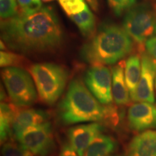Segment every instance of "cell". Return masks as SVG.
Segmentation results:
<instances>
[{
  "label": "cell",
  "instance_id": "5",
  "mask_svg": "<svg viewBox=\"0 0 156 156\" xmlns=\"http://www.w3.org/2000/svg\"><path fill=\"white\" fill-rule=\"evenodd\" d=\"M4 84L13 104L25 108L37 100L34 80L28 72L17 67L4 68L2 71Z\"/></svg>",
  "mask_w": 156,
  "mask_h": 156
},
{
  "label": "cell",
  "instance_id": "28",
  "mask_svg": "<svg viewBox=\"0 0 156 156\" xmlns=\"http://www.w3.org/2000/svg\"><path fill=\"white\" fill-rule=\"evenodd\" d=\"M42 1L45 2H51L53 1V0H42Z\"/></svg>",
  "mask_w": 156,
  "mask_h": 156
},
{
  "label": "cell",
  "instance_id": "25",
  "mask_svg": "<svg viewBox=\"0 0 156 156\" xmlns=\"http://www.w3.org/2000/svg\"><path fill=\"white\" fill-rule=\"evenodd\" d=\"M145 47L148 55L156 60V36L148 39L145 43Z\"/></svg>",
  "mask_w": 156,
  "mask_h": 156
},
{
  "label": "cell",
  "instance_id": "23",
  "mask_svg": "<svg viewBox=\"0 0 156 156\" xmlns=\"http://www.w3.org/2000/svg\"><path fill=\"white\" fill-rule=\"evenodd\" d=\"M17 6V0H0V15L2 20H7L15 16Z\"/></svg>",
  "mask_w": 156,
  "mask_h": 156
},
{
  "label": "cell",
  "instance_id": "22",
  "mask_svg": "<svg viewBox=\"0 0 156 156\" xmlns=\"http://www.w3.org/2000/svg\"><path fill=\"white\" fill-rule=\"evenodd\" d=\"M17 4L23 15L34 14L43 7L41 0H17Z\"/></svg>",
  "mask_w": 156,
  "mask_h": 156
},
{
  "label": "cell",
  "instance_id": "1",
  "mask_svg": "<svg viewBox=\"0 0 156 156\" xmlns=\"http://www.w3.org/2000/svg\"><path fill=\"white\" fill-rule=\"evenodd\" d=\"M2 41L23 54L54 51L63 41V32L54 9L43 7L30 15H19L1 23Z\"/></svg>",
  "mask_w": 156,
  "mask_h": 156
},
{
  "label": "cell",
  "instance_id": "26",
  "mask_svg": "<svg viewBox=\"0 0 156 156\" xmlns=\"http://www.w3.org/2000/svg\"><path fill=\"white\" fill-rule=\"evenodd\" d=\"M59 156H80L76 153V151L73 149L69 143L65 144L62 147L61 151H60Z\"/></svg>",
  "mask_w": 156,
  "mask_h": 156
},
{
  "label": "cell",
  "instance_id": "3",
  "mask_svg": "<svg viewBox=\"0 0 156 156\" xmlns=\"http://www.w3.org/2000/svg\"><path fill=\"white\" fill-rule=\"evenodd\" d=\"M111 108L103 106L80 79L71 81L58 108L60 119L65 124L101 122L111 116Z\"/></svg>",
  "mask_w": 156,
  "mask_h": 156
},
{
  "label": "cell",
  "instance_id": "30",
  "mask_svg": "<svg viewBox=\"0 0 156 156\" xmlns=\"http://www.w3.org/2000/svg\"><path fill=\"white\" fill-rule=\"evenodd\" d=\"M155 88H156V77H155Z\"/></svg>",
  "mask_w": 156,
  "mask_h": 156
},
{
  "label": "cell",
  "instance_id": "15",
  "mask_svg": "<svg viewBox=\"0 0 156 156\" xmlns=\"http://www.w3.org/2000/svg\"><path fill=\"white\" fill-rule=\"evenodd\" d=\"M142 73L141 58L138 54H132L129 56L125 62V74L126 83L129 91L131 100L134 101L135 93L139 84Z\"/></svg>",
  "mask_w": 156,
  "mask_h": 156
},
{
  "label": "cell",
  "instance_id": "18",
  "mask_svg": "<svg viewBox=\"0 0 156 156\" xmlns=\"http://www.w3.org/2000/svg\"><path fill=\"white\" fill-rule=\"evenodd\" d=\"M69 18L77 25V27L85 37H91L95 32V17L89 7H86L85 10L78 14L70 15Z\"/></svg>",
  "mask_w": 156,
  "mask_h": 156
},
{
  "label": "cell",
  "instance_id": "24",
  "mask_svg": "<svg viewBox=\"0 0 156 156\" xmlns=\"http://www.w3.org/2000/svg\"><path fill=\"white\" fill-rule=\"evenodd\" d=\"M23 57L17 54L2 51L0 52V65L1 67H17L23 62Z\"/></svg>",
  "mask_w": 156,
  "mask_h": 156
},
{
  "label": "cell",
  "instance_id": "17",
  "mask_svg": "<svg viewBox=\"0 0 156 156\" xmlns=\"http://www.w3.org/2000/svg\"><path fill=\"white\" fill-rule=\"evenodd\" d=\"M116 147L112 137L101 133L90 145L84 156H109Z\"/></svg>",
  "mask_w": 156,
  "mask_h": 156
},
{
  "label": "cell",
  "instance_id": "6",
  "mask_svg": "<svg viewBox=\"0 0 156 156\" xmlns=\"http://www.w3.org/2000/svg\"><path fill=\"white\" fill-rule=\"evenodd\" d=\"M123 28L136 43L145 44L156 36V11L148 4L134 5L126 12Z\"/></svg>",
  "mask_w": 156,
  "mask_h": 156
},
{
  "label": "cell",
  "instance_id": "7",
  "mask_svg": "<svg viewBox=\"0 0 156 156\" xmlns=\"http://www.w3.org/2000/svg\"><path fill=\"white\" fill-rule=\"evenodd\" d=\"M17 140L28 151L37 156H46L54 143L50 123L31 126L15 136Z\"/></svg>",
  "mask_w": 156,
  "mask_h": 156
},
{
  "label": "cell",
  "instance_id": "19",
  "mask_svg": "<svg viewBox=\"0 0 156 156\" xmlns=\"http://www.w3.org/2000/svg\"><path fill=\"white\" fill-rule=\"evenodd\" d=\"M58 2L68 16L80 13L87 7L85 0H58Z\"/></svg>",
  "mask_w": 156,
  "mask_h": 156
},
{
  "label": "cell",
  "instance_id": "2",
  "mask_svg": "<svg viewBox=\"0 0 156 156\" xmlns=\"http://www.w3.org/2000/svg\"><path fill=\"white\" fill-rule=\"evenodd\" d=\"M132 48V38L124 28L105 22L83 46L80 56L92 64H114L131 53Z\"/></svg>",
  "mask_w": 156,
  "mask_h": 156
},
{
  "label": "cell",
  "instance_id": "13",
  "mask_svg": "<svg viewBox=\"0 0 156 156\" xmlns=\"http://www.w3.org/2000/svg\"><path fill=\"white\" fill-rule=\"evenodd\" d=\"M46 122H48V114L41 110L17 108L12 123V133L16 136L26 129Z\"/></svg>",
  "mask_w": 156,
  "mask_h": 156
},
{
  "label": "cell",
  "instance_id": "10",
  "mask_svg": "<svg viewBox=\"0 0 156 156\" xmlns=\"http://www.w3.org/2000/svg\"><path fill=\"white\" fill-rule=\"evenodd\" d=\"M127 120L133 131L142 132L156 129V106L148 102H136L128 109Z\"/></svg>",
  "mask_w": 156,
  "mask_h": 156
},
{
  "label": "cell",
  "instance_id": "8",
  "mask_svg": "<svg viewBox=\"0 0 156 156\" xmlns=\"http://www.w3.org/2000/svg\"><path fill=\"white\" fill-rule=\"evenodd\" d=\"M85 85L103 105L112 104L113 101L112 71L102 64H93L84 77Z\"/></svg>",
  "mask_w": 156,
  "mask_h": 156
},
{
  "label": "cell",
  "instance_id": "12",
  "mask_svg": "<svg viewBox=\"0 0 156 156\" xmlns=\"http://www.w3.org/2000/svg\"><path fill=\"white\" fill-rule=\"evenodd\" d=\"M127 156H156V130L142 132L128 145Z\"/></svg>",
  "mask_w": 156,
  "mask_h": 156
},
{
  "label": "cell",
  "instance_id": "27",
  "mask_svg": "<svg viewBox=\"0 0 156 156\" xmlns=\"http://www.w3.org/2000/svg\"><path fill=\"white\" fill-rule=\"evenodd\" d=\"M87 2L88 5L91 7V9H93L95 12H97L99 8L98 0H85Z\"/></svg>",
  "mask_w": 156,
  "mask_h": 156
},
{
  "label": "cell",
  "instance_id": "14",
  "mask_svg": "<svg viewBox=\"0 0 156 156\" xmlns=\"http://www.w3.org/2000/svg\"><path fill=\"white\" fill-rule=\"evenodd\" d=\"M124 69V61H121L112 69L113 100L118 106H124L128 104L131 100L129 91L126 83Z\"/></svg>",
  "mask_w": 156,
  "mask_h": 156
},
{
  "label": "cell",
  "instance_id": "29",
  "mask_svg": "<svg viewBox=\"0 0 156 156\" xmlns=\"http://www.w3.org/2000/svg\"><path fill=\"white\" fill-rule=\"evenodd\" d=\"M109 156H124V155H109Z\"/></svg>",
  "mask_w": 156,
  "mask_h": 156
},
{
  "label": "cell",
  "instance_id": "4",
  "mask_svg": "<svg viewBox=\"0 0 156 156\" xmlns=\"http://www.w3.org/2000/svg\"><path fill=\"white\" fill-rule=\"evenodd\" d=\"M32 75L40 100L53 105L63 93L68 80L65 68L54 63H38L30 66Z\"/></svg>",
  "mask_w": 156,
  "mask_h": 156
},
{
  "label": "cell",
  "instance_id": "11",
  "mask_svg": "<svg viewBox=\"0 0 156 156\" xmlns=\"http://www.w3.org/2000/svg\"><path fill=\"white\" fill-rule=\"evenodd\" d=\"M101 131L102 126L97 122L73 126L67 130L68 143L78 155L84 156L90 145Z\"/></svg>",
  "mask_w": 156,
  "mask_h": 156
},
{
  "label": "cell",
  "instance_id": "21",
  "mask_svg": "<svg viewBox=\"0 0 156 156\" xmlns=\"http://www.w3.org/2000/svg\"><path fill=\"white\" fill-rule=\"evenodd\" d=\"M107 2L113 12L116 16H121L134 7L136 0H107Z\"/></svg>",
  "mask_w": 156,
  "mask_h": 156
},
{
  "label": "cell",
  "instance_id": "20",
  "mask_svg": "<svg viewBox=\"0 0 156 156\" xmlns=\"http://www.w3.org/2000/svg\"><path fill=\"white\" fill-rule=\"evenodd\" d=\"M3 156H34L20 144H17L13 142H6L2 149Z\"/></svg>",
  "mask_w": 156,
  "mask_h": 156
},
{
  "label": "cell",
  "instance_id": "9",
  "mask_svg": "<svg viewBox=\"0 0 156 156\" xmlns=\"http://www.w3.org/2000/svg\"><path fill=\"white\" fill-rule=\"evenodd\" d=\"M142 73L135 93L136 102L155 103L156 77V60L148 54H144L141 57Z\"/></svg>",
  "mask_w": 156,
  "mask_h": 156
},
{
  "label": "cell",
  "instance_id": "16",
  "mask_svg": "<svg viewBox=\"0 0 156 156\" xmlns=\"http://www.w3.org/2000/svg\"><path fill=\"white\" fill-rule=\"evenodd\" d=\"M18 107L15 104L2 102L0 106V134L1 144L5 143L12 133V123Z\"/></svg>",
  "mask_w": 156,
  "mask_h": 156
}]
</instances>
